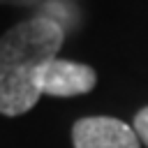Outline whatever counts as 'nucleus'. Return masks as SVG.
I'll use <instances>...</instances> for the list:
<instances>
[{
  "instance_id": "obj_2",
  "label": "nucleus",
  "mask_w": 148,
  "mask_h": 148,
  "mask_svg": "<svg viewBox=\"0 0 148 148\" xmlns=\"http://www.w3.org/2000/svg\"><path fill=\"white\" fill-rule=\"evenodd\" d=\"M97 74L90 65L72 62L62 58H51L37 74V90L39 95L53 97H76L86 95L95 88Z\"/></svg>"
},
{
  "instance_id": "obj_4",
  "label": "nucleus",
  "mask_w": 148,
  "mask_h": 148,
  "mask_svg": "<svg viewBox=\"0 0 148 148\" xmlns=\"http://www.w3.org/2000/svg\"><path fill=\"white\" fill-rule=\"evenodd\" d=\"M134 134L139 136V141L143 146H148V106H143L136 116H134V125H132Z\"/></svg>"
},
{
  "instance_id": "obj_3",
  "label": "nucleus",
  "mask_w": 148,
  "mask_h": 148,
  "mask_svg": "<svg viewBox=\"0 0 148 148\" xmlns=\"http://www.w3.org/2000/svg\"><path fill=\"white\" fill-rule=\"evenodd\" d=\"M74 148H141L130 125L109 116L81 118L72 127Z\"/></svg>"
},
{
  "instance_id": "obj_1",
  "label": "nucleus",
  "mask_w": 148,
  "mask_h": 148,
  "mask_svg": "<svg viewBox=\"0 0 148 148\" xmlns=\"http://www.w3.org/2000/svg\"><path fill=\"white\" fill-rule=\"evenodd\" d=\"M65 42V28L49 16H32L16 23L0 37V113H28L42 97L37 90L39 69L56 58Z\"/></svg>"
},
{
  "instance_id": "obj_5",
  "label": "nucleus",
  "mask_w": 148,
  "mask_h": 148,
  "mask_svg": "<svg viewBox=\"0 0 148 148\" xmlns=\"http://www.w3.org/2000/svg\"><path fill=\"white\" fill-rule=\"evenodd\" d=\"M42 0H0L2 7H35Z\"/></svg>"
}]
</instances>
